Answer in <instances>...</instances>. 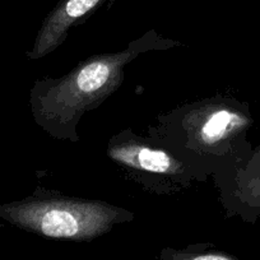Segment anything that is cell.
I'll return each instance as SVG.
<instances>
[{
	"label": "cell",
	"instance_id": "cell-1",
	"mask_svg": "<svg viewBox=\"0 0 260 260\" xmlns=\"http://www.w3.org/2000/svg\"><path fill=\"white\" fill-rule=\"evenodd\" d=\"M147 37L121 52L89 57L62 78L37 82L31 93L37 124L56 138H72L84 112L96 109L121 84L124 68L146 47Z\"/></svg>",
	"mask_w": 260,
	"mask_h": 260
},
{
	"label": "cell",
	"instance_id": "cell-2",
	"mask_svg": "<svg viewBox=\"0 0 260 260\" xmlns=\"http://www.w3.org/2000/svg\"><path fill=\"white\" fill-rule=\"evenodd\" d=\"M126 211L104 202L73 198H32L0 204V218L49 239L89 241L102 236Z\"/></svg>",
	"mask_w": 260,
	"mask_h": 260
},
{
	"label": "cell",
	"instance_id": "cell-3",
	"mask_svg": "<svg viewBox=\"0 0 260 260\" xmlns=\"http://www.w3.org/2000/svg\"><path fill=\"white\" fill-rule=\"evenodd\" d=\"M107 2L110 0H60L45 18L34 47L27 52L28 59H41L57 49L74 26L94 13Z\"/></svg>",
	"mask_w": 260,
	"mask_h": 260
},
{
	"label": "cell",
	"instance_id": "cell-4",
	"mask_svg": "<svg viewBox=\"0 0 260 260\" xmlns=\"http://www.w3.org/2000/svg\"><path fill=\"white\" fill-rule=\"evenodd\" d=\"M251 122L246 109L221 105L209 110L197 121L194 136L202 146H221L227 141H240Z\"/></svg>",
	"mask_w": 260,
	"mask_h": 260
},
{
	"label": "cell",
	"instance_id": "cell-5",
	"mask_svg": "<svg viewBox=\"0 0 260 260\" xmlns=\"http://www.w3.org/2000/svg\"><path fill=\"white\" fill-rule=\"evenodd\" d=\"M109 156L130 169L152 174H179L182 169L181 164L164 149L152 148L134 141L114 143L109 148Z\"/></svg>",
	"mask_w": 260,
	"mask_h": 260
},
{
	"label": "cell",
	"instance_id": "cell-6",
	"mask_svg": "<svg viewBox=\"0 0 260 260\" xmlns=\"http://www.w3.org/2000/svg\"><path fill=\"white\" fill-rule=\"evenodd\" d=\"M236 198L249 218L260 216V146L249 154L237 174Z\"/></svg>",
	"mask_w": 260,
	"mask_h": 260
},
{
	"label": "cell",
	"instance_id": "cell-7",
	"mask_svg": "<svg viewBox=\"0 0 260 260\" xmlns=\"http://www.w3.org/2000/svg\"><path fill=\"white\" fill-rule=\"evenodd\" d=\"M172 260H239L224 252H204V254H175Z\"/></svg>",
	"mask_w": 260,
	"mask_h": 260
}]
</instances>
